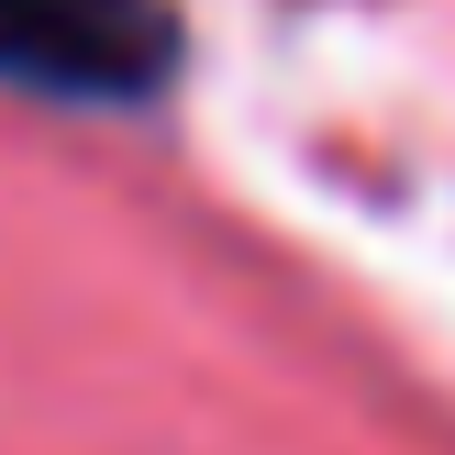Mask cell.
Returning a JSON list of instances; mask_svg holds the SVG:
<instances>
[{"label":"cell","mask_w":455,"mask_h":455,"mask_svg":"<svg viewBox=\"0 0 455 455\" xmlns=\"http://www.w3.org/2000/svg\"><path fill=\"white\" fill-rule=\"evenodd\" d=\"M189 34L167 0H0V89L133 111L178 78Z\"/></svg>","instance_id":"1"}]
</instances>
